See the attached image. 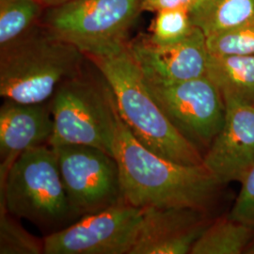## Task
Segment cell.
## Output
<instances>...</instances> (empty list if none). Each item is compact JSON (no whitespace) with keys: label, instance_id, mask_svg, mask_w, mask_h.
Instances as JSON below:
<instances>
[{"label":"cell","instance_id":"cell-1","mask_svg":"<svg viewBox=\"0 0 254 254\" xmlns=\"http://www.w3.org/2000/svg\"><path fill=\"white\" fill-rule=\"evenodd\" d=\"M115 129L114 157L127 203L207 210L222 185L203 165H183L154 154L132 135L118 109Z\"/></svg>","mask_w":254,"mask_h":254},{"label":"cell","instance_id":"cell-2","mask_svg":"<svg viewBox=\"0 0 254 254\" xmlns=\"http://www.w3.org/2000/svg\"><path fill=\"white\" fill-rule=\"evenodd\" d=\"M87 60L109 83L120 117L142 145L177 163L202 165V154L175 129L154 101L129 44L113 54Z\"/></svg>","mask_w":254,"mask_h":254},{"label":"cell","instance_id":"cell-3","mask_svg":"<svg viewBox=\"0 0 254 254\" xmlns=\"http://www.w3.org/2000/svg\"><path fill=\"white\" fill-rule=\"evenodd\" d=\"M87 57L44 25L0 48V95L24 104L49 102Z\"/></svg>","mask_w":254,"mask_h":254},{"label":"cell","instance_id":"cell-4","mask_svg":"<svg viewBox=\"0 0 254 254\" xmlns=\"http://www.w3.org/2000/svg\"><path fill=\"white\" fill-rule=\"evenodd\" d=\"M0 202L11 215L52 233L77 218L61 176L54 149L42 145L19 155L0 175ZM51 233V234H52Z\"/></svg>","mask_w":254,"mask_h":254},{"label":"cell","instance_id":"cell-5","mask_svg":"<svg viewBox=\"0 0 254 254\" xmlns=\"http://www.w3.org/2000/svg\"><path fill=\"white\" fill-rule=\"evenodd\" d=\"M49 106L54 121L49 145L92 146L114 156L117 107L101 73L94 78L82 71L63 82Z\"/></svg>","mask_w":254,"mask_h":254},{"label":"cell","instance_id":"cell-6","mask_svg":"<svg viewBox=\"0 0 254 254\" xmlns=\"http://www.w3.org/2000/svg\"><path fill=\"white\" fill-rule=\"evenodd\" d=\"M141 0H73L47 8L44 26L86 57L118 52L129 44Z\"/></svg>","mask_w":254,"mask_h":254},{"label":"cell","instance_id":"cell-7","mask_svg":"<svg viewBox=\"0 0 254 254\" xmlns=\"http://www.w3.org/2000/svg\"><path fill=\"white\" fill-rule=\"evenodd\" d=\"M144 77L165 116L202 155L205 154L225 119V103L216 85L206 75L184 81Z\"/></svg>","mask_w":254,"mask_h":254},{"label":"cell","instance_id":"cell-8","mask_svg":"<svg viewBox=\"0 0 254 254\" xmlns=\"http://www.w3.org/2000/svg\"><path fill=\"white\" fill-rule=\"evenodd\" d=\"M52 148L64 189L77 218L125 200L114 156L92 146L66 144Z\"/></svg>","mask_w":254,"mask_h":254},{"label":"cell","instance_id":"cell-9","mask_svg":"<svg viewBox=\"0 0 254 254\" xmlns=\"http://www.w3.org/2000/svg\"><path fill=\"white\" fill-rule=\"evenodd\" d=\"M144 208L126 200L44 237L45 254H130Z\"/></svg>","mask_w":254,"mask_h":254},{"label":"cell","instance_id":"cell-10","mask_svg":"<svg viewBox=\"0 0 254 254\" xmlns=\"http://www.w3.org/2000/svg\"><path fill=\"white\" fill-rule=\"evenodd\" d=\"M224 103L223 126L202 163L221 185L241 183L254 166V105Z\"/></svg>","mask_w":254,"mask_h":254},{"label":"cell","instance_id":"cell-11","mask_svg":"<svg viewBox=\"0 0 254 254\" xmlns=\"http://www.w3.org/2000/svg\"><path fill=\"white\" fill-rule=\"evenodd\" d=\"M204 213L192 208L144 207L130 254H190L209 225Z\"/></svg>","mask_w":254,"mask_h":254},{"label":"cell","instance_id":"cell-12","mask_svg":"<svg viewBox=\"0 0 254 254\" xmlns=\"http://www.w3.org/2000/svg\"><path fill=\"white\" fill-rule=\"evenodd\" d=\"M129 49L145 75L165 81H184L206 75V36L198 27L171 45H157L150 37L129 42Z\"/></svg>","mask_w":254,"mask_h":254},{"label":"cell","instance_id":"cell-13","mask_svg":"<svg viewBox=\"0 0 254 254\" xmlns=\"http://www.w3.org/2000/svg\"><path fill=\"white\" fill-rule=\"evenodd\" d=\"M54 121L49 102L24 104L4 99L0 108V174H6L20 154L49 145Z\"/></svg>","mask_w":254,"mask_h":254},{"label":"cell","instance_id":"cell-14","mask_svg":"<svg viewBox=\"0 0 254 254\" xmlns=\"http://www.w3.org/2000/svg\"><path fill=\"white\" fill-rule=\"evenodd\" d=\"M206 76L223 100L254 105V56L209 53Z\"/></svg>","mask_w":254,"mask_h":254},{"label":"cell","instance_id":"cell-15","mask_svg":"<svg viewBox=\"0 0 254 254\" xmlns=\"http://www.w3.org/2000/svg\"><path fill=\"white\" fill-rule=\"evenodd\" d=\"M206 38L244 23L254 14V0H200L190 11Z\"/></svg>","mask_w":254,"mask_h":254},{"label":"cell","instance_id":"cell-16","mask_svg":"<svg viewBox=\"0 0 254 254\" xmlns=\"http://www.w3.org/2000/svg\"><path fill=\"white\" fill-rule=\"evenodd\" d=\"M254 237V228L227 216L209 223L193 246L190 254H243Z\"/></svg>","mask_w":254,"mask_h":254},{"label":"cell","instance_id":"cell-17","mask_svg":"<svg viewBox=\"0 0 254 254\" xmlns=\"http://www.w3.org/2000/svg\"><path fill=\"white\" fill-rule=\"evenodd\" d=\"M44 8L40 0H0V48L37 26Z\"/></svg>","mask_w":254,"mask_h":254},{"label":"cell","instance_id":"cell-18","mask_svg":"<svg viewBox=\"0 0 254 254\" xmlns=\"http://www.w3.org/2000/svg\"><path fill=\"white\" fill-rule=\"evenodd\" d=\"M0 202V254H45V240L27 232Z\"/></svg>","mask_w":254,"mask_h":254},{"label":"cell","instance_id":"cell-19","mask_svg":"<svg viewBox=\"0 0 254 254\" xmlns=\"http://www.w3.org/2000/svg\"><path fill=\"white\" fill-rule=\"evenodd\" d=\"M210 54L254 56V14L244 23L206 38Z\"/></svg>","mask_w":254,"mask_h":254},{"label":"cell","instance_id":"cell-20","mask_svg":"<svg viewBox=\"0 0 254 254\" xmlns=\"http://www.w3.org/2000/svg\"><path fill=\"white\" fill-rule=\"evenodd\" d=\"M190 10L184 9H163L156 12L152 34V42L157 45H171L189 36L194 29Z\"/></svg>","mask_w":254,"mask_h":254},{"label":"cell","instance_id":"cell-21","mask_svg":"<svg viewBox=\"0 0 254 254\" xmlns=\"http://www.w3.org/2000/svg\"><path fill=\"white\" fill-rule=\"evenodd\" d=\"M229 217L254 229V166L246 175Z\"/></svg>","mask_w":254,"mask_h":254},{"label":"cell","instance_id":"cell-22","mask_svg":"<svg viewBox=\"0 0 254 254\" xmlns=\"http://www.w3.org/2000/svg\"><path fill=\"white\" fill-rule=\"evenodd\" d=\"M200 0H141V11L184 9L190 11Z\"/></svg>","mask_w":254,"mask_h":254},{"label":"cell","instance_id":"cell-23","mask_svg":"<svg viewBox=\"0 0 254 254\" xmlns=\"http://www.w3.org/2000/svg\"><path fill=\"white\" fill-rule=\"evenodd\" d=\"M40 1L43 3V5L47 9V8H51V7L65 4V3L73 1V0H40Z\"/></svg>","mask_w":254,"mask_h":254},{"label":"cell","instance_id":"cell-24","mask_svg":"<svg viewBox=\"0 0 254 254\" xmlns=\"http://www.w3.org/2000/svg\"><path fill=\"white\" fill-rule=\"evenodd\" d=\"M245 254H254V237L252 242L250 243V245L248 246V248L246 249Z\"/></svg>","mask_w":254,"mask_h":254}]
</instances>
